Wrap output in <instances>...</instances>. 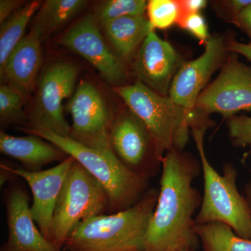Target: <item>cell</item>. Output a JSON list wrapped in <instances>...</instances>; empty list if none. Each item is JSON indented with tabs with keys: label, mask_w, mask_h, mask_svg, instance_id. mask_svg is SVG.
<instances>
[{
	"label": "cell",
	"mask_w": 251,
	"mask_h": 251,
	"mask_svg": "<svg viewBox=\"0 0 251 251\" xmlns=\"http://www.w3.org/2000/svg\"><path fill=\"white\" fill-rule=\"evenodd\" d=\"M161 164L159 194L144 251H194L199 242L194 214L202 197L193 181L202 171L201 162L184 150L174 149L165 154Z\"/></svg>",
	"instance_id": "1"
},
{
	"label": "cell",
	"mask_w": 251,
	"mask_h": 251,
	"mask_svg": "<svg viewBox=\"0 0 251 251\" xmlns=\"http://www.w3.org/2000/svg\"><path fill=\"white\" fill-rule=\"evenodd\" d=\"M159 189L149 188L126 210L91 218L77 225L64 244L66 251H144L149 224Z\"/></svg>",
	"instance_id": "2"
},
{
	"label": "cell",
	"mask_w": 251,
	"mask_h": 251,
	"mask_svg": "<svg viewBox=\"0 0 251 251\" xmlns=\"http://www.w3.org/2000/svg\"><path fill=\"white\" fill-rule=\"evenodd\" d=\"M113 91L148 127L162 158L174 149L184 150L192 128L214 126L211 120L201 118L169 96L156 93L138 81Z\"/></svg>",
	"instance_id": "3"
},
{
	"label": "cell",
	"mask_w": 251,
	"mask_h": 251,
	"mask_svg": "<svg viewBox=\"0 0 251 251\" xmlns=\"http://www.w3.org/2000/svg\"><path fill=\"white\" fill-rule=\"evenodd\" d=\"M206 128L191 130L196 143L204 179V194L196 224L219 222L227 225L239 237L251 239V211L244 196L238 191L237 170L226 163L223 175L214 169L206 157L204 140Z\"/></svg>",
	"instance_id": "4"
},
{
	"label": "cell",
	"mask_w": 251,
	"mask_h": 251,
	"mask_svg": "<svg viewBox=\"0 0 251 251\" xmlns=\"http://www.w3.org/2000/svg\"><path fill=\"white\" fill-rule=\"evenodd\" d=\"M21 129L50 142L74 157L105 188L110 202L109 214L126 210L134 205L150 188V179L127 169L115 155L99 152L69 137L59 136L49 130Z\"/></svg>",
	"instance_id": "5"
},
{
	"label": "cell",
	"mask_w": 251,
	"mask_h": 251,
	"mask_svg": "<svg viewBox=\"0 0 251 251\" xmlns=\"http://www.w3.org/2000/svg\"><path fill=\"white\" fill-rule=\"evenodd\" d=\"M105 188L78 162L69 170L54 209L51 242L62 251L74 227L109 211Z\"/></svg>",
	"instance_id": "6"
},
{
	"label": "cell",
	"mask_w": 251,
	"mask_h": 251,
	"mask_svg": "<svg viewBox=\"0 0 251 251\" xmlns=\"http://www.w3.org/2000/svg\"><path fill=\"white\" fill-rule=\"evenodd\" d=\"M80 67L69 61H56L43 69L27 113L29 130H46L62 137H69L71 126L64 114L63 101L71 98L77 87Z\"/></svg>",
	"instance_id": "7"
},
{
	"label": "cell",
	"mask_w": 251,
	"mask_h": 251,
	"mask_svg": "<svg viewBox=\"0 0 251 251\" xmlns=\"http://www.w3.org/2000/svg\"><path fill=\"white\" fill-rule=\"evenodd\" d=\"M67 110L72 117L69 138L99 152L115 155L109 135L117 112L95 84L88 80L79 82L68 101Z\"/></svg>",
	"instance_id": "8"
},
{
	"label": "cell",
	"mask_w": 251,
	"mask_h": 251,
	"mask_svg": "<svg viewBox=\"0 0 251 251\" xmlns=\"http://www.w3.org/2000/svg\"><path fill=\"white\" fill-rule=\"evenodd\" d=\"M118 161L135 174L150 179L162 167L156 143L148 127L127 106L117 110L109 135Z\"/></svg>",
	"instance_id": "9"
},
{
	"label": "cell",
	"mask_w": 251,
	"mask_h": 251,
	"mask_svg": "<svg viewBox=\"0 0 251 251\" xmlns=\"http://www.w3.org/2000/svg\"><path fill=\"white\" fill-rule=\"evenodd\" d=\"M230 52L215 80L200 94L194 111L210 120L209 115L219 113L228 119L241 111L251 110V67Z\"/></svg>",
	"instance_id": "10"
},
{
	"label": "cell",
	"mask_w": 251,
	"mask_h": 251,
	"mask_svg": "<svg viewBox=\"0 0 251 251\" xmlns=\"http://www.w3.org/2000/svg\"><path fill=\"white\" fill-rule=\"evenodd\" d=\"M93 14H87L64 32L59 43L85 59L114 87L128 85V70L103 38Z\"/></svg>",
	"instance_id": "11"
},
{
	"label": "cell",
	"mask_w": 251,
	"mask_h": 251,
	"mask_svg": "<svg viewBox=\"0 0 251 251\" xmlns=\"http://www.w3.org/2000/svg\"><path fill=\"white\" fill-rule=\"evenodd\" d=\"M229 37L221 34L210 36L204 52L198 58L183 63L173 79L169 97L190 111L194 112L200 94L211 75L221 69L230 54Z\"/></svg>",
	"instance_id": "12"
},
{
	"label": "cell",
	"mask_w": 251,
	"mask_h": 251,
	"mask_svg": "<svg viewBox=\"0 0 251 251\" xmlns=\"http://www.w3.org/2000/svg\"><path fill=\"white\" fill-rule=\"evenodd\" d=\"M74 161V157L69 156L56 166L46 171L36 172L3 164L14 176L22 178L30 188L33 196V202L30 206L31 216L41 233L50 242L56 204Z\"/></svg>",
	"instance_id": "13"
},
{
	"label": "cell",
	"mask_w": 251,
	"mask_h": 251,
	"mask_svg": "<svg viewBox=\"0 0 251 251\" xmlns=\"http://www.w3.org/2000/svg\"><path fill=\"white\" fill-rule=\"evenodd\" d=\"M184 61L168 41L151 31L133 62L137 81L165 97L169 96L173 79Z\"/></svg>",
	"instance_id": "14"
},
{
	"label": "cell",
	"mask_w": 251,
	"mask_h": 251,
	"mask_svg": "<svg viewBox=\"0 0 251 251\" xmlns=\"http://www.w3.org/2000/svg\"><path fill=\"white\" fill-rule=\"evenodd\" d=\"M9 236L0 251H61L36 227L26 190L13 184L5 191Z\"/></svg>",
	"instance_id": "15"
},
{
	"label": "cell",
	"mask_w": 251,
	"mask_h": 251,
	"mask_svg": "<svg viewBox=\"0 0 251 251\" xmlns=\"http://www.w3.org/2000/svg\"><path fill=\"white\" fill-rule=\"evenodd\" d=\"M41 62V40L31 29L10 54L4 69L0 72L1 80L6 81L5 83L27 100L35 90Z\"/></svg>",
	"instance_id": "16"
},
{
	"label": "cell",
	"mask_w": 251,
	"mask_h": 251,
	"mask_svg": "<svg viewBox=\"0 0 251 251\" xmlns=\"http://www.w3.org/2000/svg\"><path fill=\"white\" fill-rule=\"evenodd\" d=\"M0 151L23 165L26 171H40L43 167L62 162L69 157L67 153L38 135L14 136L4 131L0 133Z\"/></svg>",
	"instance_id": "17"
},
{
	"label": "cell",
	"mask_w": 251,
	"mask_h": 251,
	"mask_svg": "<svg viewBox=\"0 0 251 251\" xmlns=\"http://www.w3.org/2000/svg\"><path fill=\"white\" fill-rule=\"evenodd\" d=\"M100 27L109 45L127 65L133 63L144 41L154 30L145 15L119 18Z\"/></svg>",
	"instance_id": "18"
},
{
	"label": "cell",
	"mask_w": 251,
	"mask_h": 251,
	"mask_svg": "<svg viewBox=\"0 0 251 251\" xmlns=\"http://www.w3.org/2000/svg\"><path fill=\"white\" fill-rule=\"evenodd\" d=\"M88 4L86 0H46L34 16L31 29L42 41L76 17Z\"/></svg>",
	"instance_id": "19"
},
{
	"label": "cell",
	"mask_w": 251,
	"mask_h": 251,
	"mask_svg": "<svg viewBox=\"0 0 251 251\" xmlns=\"http://www.w3.org/2000/svg\"><path fill=\"white\" fill-rule=\"evenodd\" d=\"M43 1L34 0L11 15L0 26V72L4 69L10 54L24 38L26 27L41 7Z\"/></svg>",
	"instance_id": "20"
},
{
	"label": "cell",
	"mask_w": 251,
	"mask_h": 251,
	"mask_svg": "<svg viewBox=\"0 0 251 251\" xmlns=\"http://www.w3.org/2000/svg\"><path fill=\"white\" fill-rule=\"evenodd\" d=\"M195 231L204 251H251V239L239 237L223 223L196 224Z\"/></svg>",
	"instance_id": "21"
},
{
	"label": "cell",
	"mask_w": 251,
	"mask_h": 251,
	"mask_svg": "<svg viewBox=\"0 0 251 251\" xmlns=\"http://www.w3.org/2000/svg\"><path fill=\"white\" fill-rule=\"evenodd\" d=\"M147 6L145 0H105L97 3L92 14L101 26L119 18L143 16Z\"/></svg>",
	"instance_id": "22"
},
{
	"label": "cell",
	"mask_w": 251,
	"mask_h": 251,
	"mask_svg": "<svg viewBox=\"0 0 251 251\" xmlns=\"http://www.w3.org/2000/svg\"><path fill=\"white\" fill-rule=\"evenodd\" d=\"M146 11L154 30L168 29L178 25L184 14L181 0H150Z\"/></svg>",
	"instance_id": "23"
},
{
	"label": "cell",
	"mask_w": 251,
	"mask_h": 251,
	"mask_svg": "<svg viewBox=\"0 0 251 251\" xmlns=\"http://www.w3.org/2000/svg\"><path fill=\"white\" fill-rule=\"evenodd\" d=\"M26 100L13 87L4 83L0 86V122L1 126L20 125L24 127L27 114L24 107Z\"/></svg>",
	"instance_id": "24"
},
{
	"label": "cell",
	"mask_w": 251,
	"mask_h": 251,
	"mask_svg": "<svg viewBox=\"0 0 251 251\" xmlns=\"http://www.w3.org/2000/svg\"><path fill=\"white\" fill-rule=\"evenodd\" d=\"M227 131L232 145L237 148L251 146V117L234 115L227 119Z\"/></svg>",
	"instance_id": "25"
},
{
	"label": "cell",
	"mask_w": 251,
	"mask_h": 251,
	"mask_svg": "<svg viewBox=\"0 0 251 251\" xmlns=\"http://www.w3.org/2000/svg\"><path fill=\"white\" fill-rule=\"evenodd\" d=\"M178 25L204 44L210 38L205 18L201 13H188L180 20Z\"/></svg>",
	"instance_id": "26"
},
{
	"label": "cell",
	"mask_w": 251,
	"mask_h": 251,
	"mask_svg": "<svg viewBox=\"0 0 251 251\" xmlns=\"http://www.w3.org/2000/svg\"><path fill=\"white\" fill-rule=\"evenodd\" d=\"M251 4V0H222L211 1L213 9L217 16L224 21L233 24L241 13Z\"/></svg>",
	"instance_id": "27"
},
{
	"label": "cell",
	"mask_w": 251,
	"mask_h": 251,
	"mask_svg": "<svg viewBox=\"0 0 251 251\" xmlns=\"http://www.w3.org/2000/svg\"><path fill=\"white\" fill-rule=\"evenodd\" d=\"M23 0H1L0 1V24L4 22L18 9L25 4Z\"/></svg>",
	"instance_id": "28"
},
{
	"label": "cell",
	"mask_w": 251,
	"mask_h": 251,
	"mask_svg": "<svg viewBox=\"0 0 251 251\" xmlns=\"http://www.w3.org/2000/svg\"><path fill=\"white\" fill-rule=\"evenodd\" d=\"M234 25L247 34L251 44V4L241 13Z\"/></svg>",
	"instance_id": "29"
},
{
	"label": "cell",
	"mask_w": 251,
	"mask_h": 251,
	"mask_svg": "<svg viewBox=\"0 0 251 251\" xmlns=\"http://www.w3.org/2000/svg\"><path fill=\"white\" fill-rule=\"evenodd\" d=\"M228 49L229 52L241 54L251 61V44H243L230 36L228 39Z\"/></svg>",
	"instance_id": "30"
},
{
	"label": "cell",
	"mask_w": 251,
	"mask_h": 251,
	"mask_svg": "<svg viewBox=\"0 0 251 251\" xmlns=\"http://www.w3.org/2000/svg\"><path fill=\"white\" fill-rule=\"evenodd\" d=\"M181 3L185 14L201 13V10L206 8L208 1L205 0H181Z\"/></svg>",
	"instance_id": "31"
},
{
	"label": "cell",
	"mask_w": 251,
	"mask_h": 251,
	"mask_svg": "<svg viewBox=\"0 0 251 251\" xmlns=\"http://www.w3.org/2000/svg\"><path fill=\"white\" fill-rule=\"evenodd\" d=\"M244 197L247 200L248 204L250 206L251 211V181H249L247 184L245 185L244 188Z\"/></svg>",
	"instance_id": "32"
},
{
	"label": "cell",
	"mask_w": 251,
	"mask_h": 251,
	"mask_svg": "<svg viewBox=\"0 0 251 251\" xmlns=\"http://www.w3.org/2000/svg\"><path fill=\"white\" fill-rule=\"evenodd\" d=\"M170 251H189L187 250V249H175V250H172Z\"/></svg>",
	"instance_id": "33"
}]
</instances>
